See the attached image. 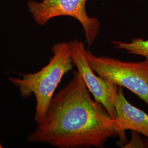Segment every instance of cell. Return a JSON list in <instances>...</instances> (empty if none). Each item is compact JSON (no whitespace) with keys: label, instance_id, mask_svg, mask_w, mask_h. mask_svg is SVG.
<instances>
[{"label":"cell","instance_id":"4","mask_svg":"<svg viewBox=\"0 0 148 148\" xmlns=\"http://www.w3.org/2000/svg\"><path fill=\"white\" fill-rule=\"evenodd\" d=\"M87 0H30L27 8L34 21L40 25H45L51 19L68 16L78 21L85 32L86 42L90 47L98 35L101 24L95 17H90L86 11Z\"/></svg>","mask_w":148,"mask_h":148},{"label":"cell","instance_id":"9","mask_svg":"<svg viewBox=\"0 0 148 148\" xmlns=\"http://www.w3.org/2000/svg\"><path fill=\"white\" fill-rule=\"evenodd\" d=\"M2 148V145H1V144H0V148Z\"/></svg>","mask_w":148,"mask_h":148},{"label":"cell","instance_id":"3","mask_svg":"<svg viewBox=\"0 0 148 148\" xmlns=\"http://www.w3.org/2000/svg\"><path fill=\"white\" fill-rule=\"evenodd\" d=\"M85 54L90 67L101 78L131 90L148 106V62H124L97 56L87 49Z\"/></svg>","mask_w":148,"mask_h":148},{"label":"cell","instance_id":"8","mask_svg":"<svg viewBox=\"0 0 148 148\" xmlns=\"http://www.w3.org/2000/svg\"><path fill=\"white\" fill-rule=\"evenodd\" d=\"M121 148H148V139H143L139 133L132 131L131 140L123 145Z\"/></svg>","mask_w":148,"mask_h":148},{"label":"cell","instance_id":"2","mask_svg":"<svg viewBox=\"0 0 148 148\" xmlns=\"http://www.w3.org/2000/svg\"><path fill=\"white\" fill-rule=\"evenodd\" d=\"M53 56L48 63L35 73H18L21 78L8 77L17 87L22 98L34 95L36 98L34 120L37 124L42 121L54 92L64 76L74 66L69 42L56 43L51 48Z\"/></svg>","mask_w":148,"mask_h":148},{"label":"cell","instance_id":"7","mask_svg":"<svg viewBox=\"0 0 148 148\" xmlns=\"http://www.w3.org/2000/svg\"><path fill=\"white\" fill-rule=\"evenodd\" d=\"M111 43L116 49L126 51L130 54L142 56L148 62V40L136 38L130 42L111 41Z\"/></svg>","mask_w":148,"mask_h":148},{"label":"cell","instance_id":"6","mask_svg":"<svg viewBox=\"0 0 148 148\" xmlns=\"http://www.w3.org/2000/svg\"><path fill=\"white\" fill-rule=\"evenodd\" d=\"M112 101L116 112V125L119 131V145L121 147L127 143L126 130L139 133L148 139V114L127 101L123 87H117Z\"/></svg>","mask_w":148,"mask_h":148},{"label":"cell","instance_id":"5","mask_svg":"<svg viewBox=\"0 0 148 148\" xmlns=\"http://www.w3.org/2000/svg\"><path fill=\"white\" fill-rule=\"evenodd\" d=\"M74 65L81 76L88 90L92 94L95 101L101 104L112 118L115 121L116 112L113 104V95L117 85L109 84L99 76L95 74L86 56L85 45L75 39L69 42Z\"/></svg>","mask_w":148,"mask_h":148},{"label":"cell","instance_id":"1","mask_svg":"<svg viewBox=\"0 0 148 148\" xmlns=\"http://www.w3.org/2000/svg\"><path fill=\"white\" fill-rule=\"evenodd\" d=\"M53 95L42 121L27 137L29 142L58 148H103L109 139L119 137L106 108L92 99L77 71Z\"/></svg>","mask_w":148,"mask_h":148}]
</instances>
